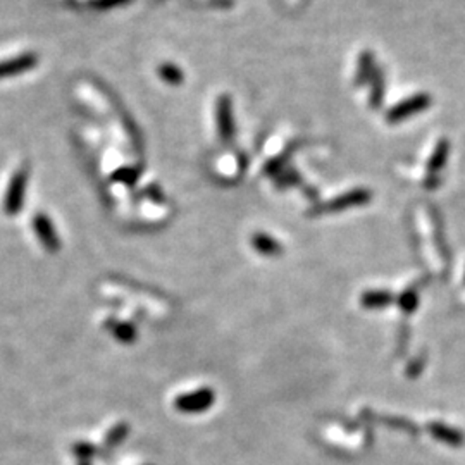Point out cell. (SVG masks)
Returning <instances> with one entry per match:
<instances>
[{"label":"cell","mask_w":465,"mask_h":465,"mask_svg":"<svg viewBox=\"0 0 465 465\" xmlns=\"http://www.w3.org/2000/svg\"><path fill=\"white\" fill-rule=\"evenodd\" d=\"M367 193L366 191H351V193L345 195V197L338 198V200L331 202L330 205H326L324 209H330V212H334V210H342L345 209V207H350V205H358V204H363V202H367Z\"/></svg>","instance_id":"cell-10"},{"label":"cell","mask_w":465,"mask_h":465,"mask_svg":"<svg viewBox=\"0 0 465 465\" xmlns=\"http://www.w3.org/2000/svg\"><path fill=\"white\" fill-rule=\"evenodd\" d=\"M394 302L393 295L386 290H373L366 291L361 296V303L363 308H369V310H378V308H385L392 306Z\"/></svg>","instance_id":"cell-7"},{"label":"cell","mask_w":465,"mask_h":465,"mask_svg":"<svg viewBox=\"0 0 465 465\" xmlns=\"http://www.w3.org/2000/svg\"><path fill=\"white\" fill-rule=\"evenodd\" d=\"M216 119L219 126V135H221L222 142H229L234 136V119H233V104L229 97L222 95L219 97L217 107H216Z\"/></svg>","instance_id":"cell-4"},{"label":"cell","mask_w":465,"mask_h":465,"mask_svg":"<svg viewBox=\"0 0 465 465\" xmlns=\"http://www.w3.org/2000/svg\"><path fill=\"white\" fill-rule=\"evenodd\" d=\"M74 453H76L80 459H83L85 462H87L90 457L95 453V448H93L92 445H88V443H78L76 447H74Z\"/></svg>","instance_id":"cell-15"},{"label":"cell","mask_w":465,"mask_h":465,"mask_svg":"<svg viewBox=\"0 0 465 465\" xmlns=\"http://www.w3.org/2000/svg\"><path fill=\"white\" fill-rule=\"evenodd\" d=\"M159 76L162 78L164 81H167V83L171 85H178L183 81V73L181 69L178 68V66L174 64H162L159 68Z\"/></svg>","instance_id":"cell-14"},{"label":"cell","mask_w":465,"mask_h":465,"mask_svg":"<svg viewBox=\"0 0 465 465\" xmlns=\"http://www.w3.org/2000/svg\"><path fill=\"white\" fill-rule=\"evenodd\" d=\"M216 401V394L210 388H200L193 393L179 394L174 400L176 410L181 413H202L209 410Z\"/></svg>","instance_id":"cell-2"},{"label":"cell","mask_w":465,"mask_h":465,"mask_svg":"<svg viewBox=\"0 0 465 465\" xmlns=\"http://www.w3.org/2000/svg\"><path fill=\"white\" fill-rule=\"evenodd\" d=\"M428 431L433 437L450 445V447H462L465 441V436L459 429L450 428V425L443 424V422H431V424L428 425Z\"/></svg>","instance_id":"cell-6"},{"label":"cell","mask_w":465,"mask_h":465,"mask_svg":"<svg viewBox=\"0 0 465 465\" xmlns=\"http://www.w3.org/2000/svg\"><path fill=\"white\" fill-rule=\"evenodd\" d=\"M26 186H28V171L25 167L18 169L11 178L9 186H7L6 198H4V210L7 216H16L21 210L23 202H25Z\"/></svg>","instance_id":"cell-1"},{"label":"cell","mask_w":465,"mask_h":465,"mask_svg":"<svg viewBox=\"0 0 465 465\" xmlns=\"http://www.w3.org/2000/svg\"><path fill=\"white\" fill-rule=\"evenodd\" d=\"M252 247L260 253V255L265 257H276L281 255L283 252V247L274 240L272 236L265 233H255L252 236Z\"/></svg>","instance_id":"cell-8"},{"label":"cell","mask_w":465,"mask_h":465,"mask_svg":"<svg viewBox=\"0 0 465 465\" xmlns=\"http://www.w3.org/2000/svg\"><path fill=\"white\" fill-rule=\"evenodd\" d=\"M128 433H130V425L124 424V422H121V424L114 425V428L109 431V435L105 436V445L111 448L117 447V445H121L124 440H126Z\"/></svg>","instance_id":"cell-11"},{"label":"cell","mask_w":465,"mask_h":465,"mask_svg":"<svg viewBox=\"0 0 465 465\" xmlns=\"http://www.w3.org/2000/svg\"><path fill=\"white\" fill-rule=\"evenodd\" d=\"M445 154H447V145H441L440 148V152H436V155H435V159H433V162H431V166L435 167H440L441 164H443V160H445Z\"/></svg>","instance_id":"cell-16"},{"label":"cell","mask_w":465,"mask_h":465,"mask_svg":"<svg viewBox=\"0 0 465 465\" xmlns=\"http://www.w3.org/2000/svg\"><path fill=\"white\" fill-rule=\"evenodd\" d=\"M80 465H90V464H88V462H81Z\"/></svg>","instance_id":"cell-17"},{"label":"cell","mask_w":465,"mask_h":465,"mask_svg":"<svg viewBox=\"0 0 465 465\" xmlns=\"http://www.w3.org/2000/svg\"><path fill=\"white\" fill-rule=\"evenodd\" d=\"M38 59L35 54H21V56L14 57V59H7V61L0 62V80L4 78H11V76H18V74H23L30 69H33L37 66Z\"/></svg>","instance_id":"cell-5"},{"label":"cell","mask_w":465,"mask_h":465,"mask_svg":"<svg viewBox=\"0 0 465 465\" xmlns=\"http://www.w3.org/2000/svg\"><path fill=\"white\" fill-rule=\"evenodd\" d=\"M114 338L121 343H133L136 339V327L128 322H119L112 327Z\"/></svg>","instance_id":"cell-12"},{"label":"cell","mask_w":465,"mask_h":465,"mask_svg":"<svg viewBox=\"0 0 465 465\" xmlns=\"http://www.w3.org/2000/svg\"><path fill=\"white\" fill-rule=\"evenodd\" d=\"M33 224V231L37 234V238L40 240V243L44 245L47 252L56 253L61 248V240H59V234L54 228V222L50 221L49 216L45 214H37L31 221Z\"/></svg>","instance_id":"cell-3"},{"label":"cell","mask_w":465,"mask_h":465,"mask_svg":"<svg viewBox=\"0 0 465 465\" xmlns=\"http://www.w3.org/2000/svg\"><path fill=\"white\" fill-rule=\"evenodd\" d=\"M398 306H400L404 314H413L417 306H419V295L416 290H407L401 293L400 298H398Z\"/></svg>","instance_id":"cell-13"},{"label":"cell","mask_w":465,"mask_h":465,"mask_svg":"<svg viewBox=\"0 0 465 465\" xmlns=\"http://www.w3.org/2000/svg\"><path fill=\"white\" fill-rule=\"evenodd\" d=\"M428 104H429V97H424V95H419V97H416V99L407 100V102L400 104L398 107H394L393 111L389 112V121L404 119V117L413 114V112L421 111V109L428 107Z\"/></svg>","instance_id":"cell-9"}]
</instances>
